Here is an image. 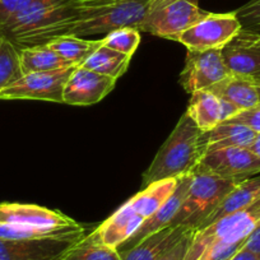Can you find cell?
I'll list each match as a JSON object with an SVG mask.
<instances>
[{
  "label": "cell",
  "instance_id": "1",
  "mask_svg": "<svg viewBox=\"0 0 260 260\" xmlns=\"http://www.w3.org/2000/svg\"><path fill=\"white\" fill-rule=\"evenodd\" d=\"M204 133L185 112L143 175V189L154 182L192 174L206 154Z\"/></svg>",
  "mask_w": 260,
  "mask_h": 260
},
{
  "label": "cell",
  "instance_id": "2",
  "mask_svg": "<svg viewBox=\"0 0 260 260\" xmlns=\"http://www.w3.org/2000/svg\"><path fill=\"white\" fill-rule=\"evenodd\" d=\"M79 0H34L0 26V35L18 49L45 45L77 13Z\"/></svg>",
  "mask_w": 260,
  "mask_h": 260
},
{
  "label": "cell",
  "instance_id": "3",
  "mask_svg": "<svg viewBox=\"0 0 260 260\" xmlns=\"http://www.w3.org/2000/svg\"><path fill=\"white\" fill-rule=\"evenodd\" d=\"M179 179L164 180L144 187L88 236L111 247L121 246L171 197Z\"/></svg>",
  "mask_w": 260,
  "mask_h": 260
},
{
  "label": "cell",
  "instance_id": "4",
  "mask_svg": "<svg viewBox=\"0 0 260 260\" xmlns=\"http://www.w3.org/2000/svg\"><path fill=\"white\" fill-rule=\"evenodd\" d=\"M151 0H117L102 4H82L79 2L76 16L55 31L59 36L88 37L105 35L120 28H137L143 23Z\"/></svg>",
  "mask_w": 260,
  "mask_h": 260
},
{
  "label": "cell",
  "instance_id": "5",
  "mask_svg": "<svg viewBox=\"0 0 260 260\" xmlns=\"http://www.w3.org/2000/svg\"><path fill=\"white\" fill-rule=\"evenodd\" d=\"M241 181L244 180L227 179L197 167L192 171L190 186L171 226L199 229L222 199Z\"/></svg>",
  "mask_w": 260,
  "mask_h": 260
},
{
  "label": "cell",
  "instance_id": "6",
  "mask_svg": "<svg viewBox=\"0 0 260 260\" xmlns=\"http://www.w3.org/2000/svg\"><path fill=\"white\" fill-rule=\"evenodd\" d=\"M260 222V198L247 208L229 214L195 231L185 260H198L217 246L244 245L245 239Z\"/></svg>",
  "mask_w": 260,
  "mask_h": 260
},
{
  "label": "cell",
  "instance_id": "7",
  "mask_svg": "<svg viewBox=\"0 0 260 260\" xmlns=\"http://www.w3.org/2000/svg\"><path fill=\"white\" fill-rule=\"evenodd\" d=\"M208 13L199 7V0H151L139 32L174 40Z\"/></svg>",
  "mask_w": 260,
  "mask_h": 260
},
{
  "label": "cell",
  "instance_id": "8",
  "mask_svg": "<svg viewBox=\"0 0 260 260\" xmlns=\"http://www.w3.org/2000/svg\"><path fill=\"white\" fill-rule=\"evenodd\" d=\"M242 26L236 13H208L190 28L180 34L174 41L180 42L187 50L208 51L221 50L240 31Z\"/></svg>",
  "mask_w": 260,
  "mask_h": 260
},
{
  "label": "cell",
  "instance_id": "9",
  "mask_svg": "<svg viewBox=\"0 0 260 260\" xmlns=\"http://www.w3.org/2000/svg\"><path fill=\"white\" fill-rule=\"evenodd\" d=\"M86 236L84 229L60 236L31 240L0 239V260H62Z\"/></svg>",
  "mask_w": 260,
  "mask_h": 260
},
{
  "label": "cell",
  "instance_id": "10",
  "mask_svg": "<svg viewBox=\"0 0 260 260\" xmlns=\"http://www.w3.org/2000/svg\"><path fill=\"white\" fill-rule=\"evenodd\" d=\"M74 68L77 67L24 74L16 83L0 91V100H34L64 104V87Z\"/></svg>",
  "mask_w": 260,
  "mask_h": 260
},
{
  "label": "cell",
  "instance_id": "11",
  "mask_svg": "<svg viewBox=\"0 0 260 260\" xmlns=\"http://www.w3.org/2000/svg\"><path fill=\"white\" fill-rule=\"evenodd\" d=\"M230 74L221 50H187L184 69L180 73V84L185 92L191 94L202 89H209Z\"/></svg>",
  "mask_w": 260,
  "mask_h": 260
},
{
  "label": "cell",
  "instance_id": "12",
  "mask_svg": "<svg viewBox=\"0 0 260 260\" xmlns=\"http://www.w3.org/2000/svg\"><path fill=\"white\" fill-rule=\"evenodd\" d=\"M0 223L41 231H73L81 224L61 212L51 211L34 204H0Z\"/></svg>",
  "mask_w": 260,
  "mask_h": 260
},
{
  "label": "cell",
  "instance_id": "13",
  "mask_svg": "<svg viewBox=\"0 0 260 260\" xmlns=\"http://www.w3.org/2000/svg\"><path fill=\"white\" fill-rule=\"evenodd\" d=\"M197 167L227 179L245 180L260 174V159L246 147L208 152Z\"/></svg>",
  "mask_w": 260,
  "mask_h": 260
},
{
  "label": "cell",
  "instance_id": "14",
  "mask_svg": "<svg viewBox=\"0 0 260 260\" xmlns=\"http://www.w3.org/2000/svg\"><path fill=\"white\" fill-rule=\"evenodd\" d=\"M221 52L230 73L260 79V34L241 28Z\"/></svg>",
  "mask_w": 260,
  "mask_h": 260
},
{
  "label": "cell",
  "instance_id": "15",
  "mask_svg": "<svg viewBox=\"0 0 260 260\" xmlns=\"http://www.w3.org/2000/svg\"><path fill=\"white\" fill-rule=\"evenodd\" d=\"M116 81L96 72L77 67L64 87V104L89 106L104 100L114 89Z\"/></svg>",
  "mask_w": 260,
  "mask_h": 260
},
{
  "label": "cell",
  "instance_id": "16",
  "mask_svg": "<svg viewBox=\"0 0 260 260\" xmlns=\"http://www.w3.org/2000/svg\"><path fill=\"white\" fill-rule=\"evenodd\" d=\"M237 112L239 110L236 107L217 97L208 89H202L190 94L186 110V114L203 133L227 121Z\"/></svg>",
  "mask_w": 260,
  "mask_h": 260
},
{
  "label": "cell",
  "instance_id": "17",
  "mask_svg": "<svg viewBox=\"0 0 260 260\" xmlns=\"http://www.w3.org/2000/svg\"><path fill=\"white\" fill-rule=\"evenodd\" d=\"M191 177L192 174L185 175V176L180 177L176 189L172 192L171 197L157 209V212H154V214H152V216L142 224L141 229H139L133 236L130 237L129 240H126L121 246L117 247V250H119V251H124V250L130 249V247L136 246L138 242H141L144 237L171 226L172 219L176 216L177 211H179L182 202H184L185 195H186L187 189H189L190 186V182H191Z\"/></svg>",
  "mask_w": 260,
  "mask_h": 260
},
{
  "label": "cell",
  "instance_id": "18",
  "mask_svg": "<svg viewBox=\"0 0 260 260\" xmlns=\"http://www.w3.org/2000/svg\"><path fill=\"white\" fill-rule=\"evenodd\" d=\"M191 227L170 226L144 237L130 249L120 251L121 260H157L184 237Z\"/></svg>",
  "mask_w": 260,
  "mask_h": 260
},
{
  "label": "cell",
  "instance_id": "19",
  "mask_svg": "<svg viewBox=\"0 0 260 260\" xmlns=\"http://www.w3.org/2000/svg\"><path fill=\"white\" fill-rule=\"evenodd\" d=\"M208 91L231 104L239 111L251 109L260 104V83L247 77L230 74Z\"/></svg>",
  "mask_w": 260,
  "mask_h": 260
},
{
  "label": "cell",
  "instance_id": "20",
  "mask_svg": "<svg viewBox=\"0 0 260 260\" xmlns=\"http://www.w3.org/2000/svg\"><path fill=\"white\" fill-rule=\"evenodd\" d=\"M259 198L260 174L249 177V179H245L244 181H241L239 185H236V186L222 199L221 203H219L218 206L216 207V209L209 214L208 218L202 223V226L199 227V229L218 221L222 217L236 213V212L247 208L250 204H252Z\"/></svg>",
  "mask_w": 260,
  "mask_h": 260
},
{
  "label": "cell",
  "instance_id": "21",
  "mask_svg": "<svg viewBox=\"0 0 260 260\" xmlns=\"http://www.w3.org/2000/svg\"><path fill=\"white\" fill-rule=\"evenodd\" d=\"M257 134L247 126L235 122H222L214 129L204 133L206 153L218 149L232 148V147H246L249 148L255 141Z\"/></svg>",
  "mask_w": 260,
  "mask_h": 260
},
{
  "label": "cell",
  "instance_id": "22",
  "mask_svg": "<svg viewBox=\"0 0 260 260\" xmlns=\"http://www.w3.org/2000/svg\"><path fill=\"white\" fill-rule=\"evenodd\" d=\"M130 60L132 56L129 55L121 54L102 45L89 55L81 67L117 81L127 71Z\"/></svg>",
  "mask_w": 260,
  "mask_h": 260
},
{
  "label": "cell",
  "instance_id": "23",
  "mask_svg": "<svg viewBox=\"0 0 260 260\" xmlns=\"http://www.w3.org/2000/svg\"><path fill=\"white\" fill-rule=\"evenodd\" d=\"M19 57L24 74L34 73V72L57 71V69L74 67L72 62L62 59L47 45H36V46L19 49Z\"/></svg>",
  "mask_w": 260,
  "mask_h": 260
},
{
  "label": "cell",
  "instance_id": "24",
  "mask_svg": "<svg viewBox=\"0 0 260 260\" xmlns=\"http://www.w3.org/2000/svg\"><path fill=\"white\" fill-rule=\"evenodd\" d=\"M47 46L54 50L62 59L68 60L74 67H81L89 55L102 46V39L87 40L77 36H59L49 41Z\"/></svg>",
  "mask_w": 260,
  "mask_h": 260
},
{
  "label": "cell",
  "instance_id": "25",
  "mask_svg": "<svg viewBox=\"0 0 260 260\" xmlns=\"http://www.w3.org/2000/svg\"><path fill=\"white\" fill-rule=\"evenodd\" d=\"M23 76L19 49L13 42L2 36L0 39V91L16 83Z\"/></svg>",
  "mask_w": 260,
  "mask_h": 260
},
{
  "label": "cell",
  "instance_id": "26",
  "mask_svg": "<svg viewBox=\"0 0 260 260\" xmlns=\"http://www.w3.org/2000/svg\"><path fill=\"white\" fill-rule=\"evenodd\" d=\"M62 260H121V255L116 247L94 241L86 235L67 252Z\"/></svg>",
  "mask_w": 260,
  "mask_h": 260
},
{
  "label": "cell",
  "instance_id": "27",
  "mask_svg": "<svg viewBox=\"0 0 260 260\" xmlns=\"http://www.w3.org/2000/svg\"><path fill=\"white\" fill-rule=\"evenodd\" d=\"M104 46L133 56L141 44V32L137 28H120L110 32L102 39Z\"/></svg>",
  "mask_w": 260,
  "mask_h": 260
},
{
  "label": "cell",
  "instance_id": "28",
  "mask_svg": "<svg viewBox=\"0 0 260 260\" xmlns=\"http://www.w3.org/2000/svg\"><path fill=\"white\" fill-rule=\"evenodd\" d=\"M235 13L242 28L260 34V0H247Z\"/></svg>",
  "mask_w": 260,
  "mask_h": 260
},
{
  "label": "cell",
  "instance_id": "29",
  "mask_svg": "<svg viewBox=\"0 0 260 260\" xmlns=\"http://www.w3.org/2000/svg\"><path fill=\"white\" fill-rule=\"evenodd\" d=\"M224 122H235V124L245 125L256 134H260V104L251 107V109L239 111Z\"/></svg>",
  "mask_w": 260,
  "mask_h": 260
},
{
  "label": "cell",
  "instance_id": "30",
  "mask_svg": "<svg viewBox=\"0 0 260 260\" xmlns=\"http://www.w3.org/2000/svg\"><path fill=\"white\" fill-rule=\"evenodd\" d=\"M195 231H197L195 229H190L176 245H174L169 251L161 255L157 260H185L190 245H191L192 236H194Z\"/></svg>",
  "mask_w": 260,
  "mask_h": 260
},
{
  "label": "cell",
  "instance_id": "31",
  "mask_svg": "<svg viewBox=\"0 0 260 260\" xmlns=\"http://www.w3.org/2000/svg\"><path fill=\"white\" fill-rule=\"evenodd\" d=\"M34 0H0V26Z\"/></svg>",
  "mask_w": 260,
  "mask_h": 260
},
{
  "label": "cell",
  "instance_id": "32",
  "mask_svg": "<svg viewBox=\"0 0 260 260\" xmlns=\"http://www.w3.org/2000/svg\"><path fill=\"white\" fill-rule=\"evenodd\" d=\"M242 247L249 250L250 252L256 255L260 259V222L254 227V230L250 232L249 236L245 239Z\"/></svg>",
  "mask_w": 260,
  "mask_h": 260
},
{
  "label": "cell",
  "instance_id": "33",
  "mask_svg": "<svg viewBox=\"0 0 260 260\" xmlns=\"http://www.w3.org/2000/svg\"><path fill=\"white\" fill-rule=\"evenodd\" d=\"M227 260H260L256 255H254L252 252H250L249 250L241 247L240 250H237L232 256H230Z\"/></svg>",
  "mask_w": 260,
  "mask_h": 260
},
{
  "label": "cell",
  "instance_id": "34",
  "mask_svg": "<svg viewBox=\"0 0 260 260\" xmlns=\"http://www.w3.org/2000/svg\"><path fill=\"white\" fill-rule=\"evenodd\" d=\"M249 149L255 154V156L257 157V158L260 159V134H257L256 138H255V141L252 142L251 146L249 147Z\"/></svg>",
  "mask_w": 260,
  "mask_h": 260
},
{
  "label": "cell",
  "instance_id": "35",
  "mask_svg": "<svg viewBox=\"0 0 260 260\" xmlns=\"http://www.w3.org/2000/svg\"><path fill=\"white\" fill-rule=\"evenodd\" d=\"M82 4H86V6H89V4H102V3H110V2H117V0H79Z\"/></svg>",
  "mask_w": 260,
  "mask_h": 260
},
{
  "label": "cell",
  "instance_id": "36",
  "mask_svg": "<svg viewBox=\"0 0 260 260\" xmlns=\"http://www.w3.org/2000/svg\"><path fill=\"white\" fill-rule=\"evenodd\" d=\"M255 81H257V82H259V83H260V79H255Z\"/></svg>",
  "mask_w": 260,
  "mask_h": 260
},
{
  "label": "cell",
  "instance_id": "37",
  "mask_svg": "<svg viewBox=\"0 0 260 260\" xmlns=\"http://www.w3.org/2000/svg\"><path fill=\"white\" fill-rule=\"evenodd\" d=\"M0 39H2V35H0Z\"/></svg>",
  "mask_w": 260,
  "mask_h": 260
}]
</instances>
